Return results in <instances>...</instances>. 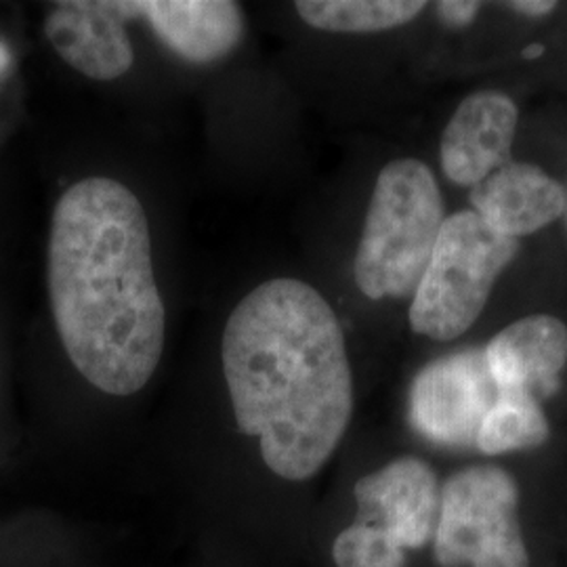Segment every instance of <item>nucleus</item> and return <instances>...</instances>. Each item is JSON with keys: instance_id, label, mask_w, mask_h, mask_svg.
Returning a JSON list of instances; mask_svg holds the SVG:
<instances>
[{"instance_id": "6ab92c4d", "label": "nucleus", "mask_w": 567, "mask_h": 567, "mask_svg": "<svg viewBox=\"0 0 567 567\" xmlns=\"http://www.w3.org/2000/svg\"><path fill=\"white\" fill-rule=\"evenodd\" d=\"M545 53V47L543 44H529L527 49H524V58L526 60H536L538 55H543Z\"/></svg>"}, {"instance_id": "9d476101", "label": "nucleus", "mask_w": 567, "mask_h": 567, "mask_svg": "<svg viewBox=\"0 0 567 567\" xmlns=\"http://www.w3.org/2000/svg\"><path fill=\"white\" fill-rule=\"evenodd\" d=\"M484 355L498 393H527L540 402L561 383L567 326L547 313L527 316L501 330Z\"/></svg>"}, {"instance_id": "1a4fd4ad", "label": "nucleus", "mask_w": 567, "mask_h": 567, "mask_svg": "<svg viewBox=\"0 0 567 567\" xmlns=\"http://www.w3.org/2000/svg\"><path fill=\"white\" fill-rule=\"evenodd\" d=\"M519 110L498 91H480L456 107L442 135V168L450 182L475 187L511 163Z\"/></svg>"}, {"instance_id": "7ed1b4c3", "label": "nucleus", "mask_w": 567, "mask_h": 567, "mask_svg": "<svg viewBox=\"0 0 567 567\" xmlns=\"http://www.w3.org/2000/svg\"><path fill=\"white\" fill-rule=\"evenodd\" d=\"M444 224V198L431 168L414 158L386 164L353 264L362 295L372 301L414 295Z\"/></svg>"}, {"instance_id": "39448f33", "label": "nucleus", "mask_w": 567, "mask_h": 567, "mask_svg": "<svg viewBox=\"0 0 567 567\" xmlns=\"http://www.w3.org/2000/svg\"><path fill=\"white\" fill-rule=\"evenodd\" d=\"M517 480L498 465L452 473L440 489L433 557L440 567H532Z\"/></svg>"}, {"instance_id": "423d86ee", "label": "nucleus", "mask_w": 567, "mask_h": 567, "mask_svg": "<svg viewBox=\"0 0 567 567\" xmlns=\"http://www.w3.org/2000/svg\"><path fill=\"white\" fill-rule=\"evenodd\" d=\"M496 398L498 389L484 351H458L416 374L410 389V421L433 444L475 446L477 431Z\"/></svg>"}, {"instance_id": "f03ea898", "label": "nucleus", "mask_w": 567, "mask_h": 567, "mask_svg": "<svg viewBox=\"0 0 567 567\" xmlns=\"http://www.w3.org/2000/svg\"><path fill=\"white\" fill-rule=\"evenodd\" d=\"M49 295L68 358L91 385L133 395L164 349V303L140 198L110 177L72 185L53 210Z\"/></svg>"}, {"instance_id": "4468645a", "label": "nucleus", "mask_w": 567, "mask_h": 567, "mask_svg": "<svg viewBox=\"0 0 567 567\" xmlns=\"http://www.w3.org/2000/svg\"><path fill=\"white\" fill-rule=\"evenodd\" d=\"M550 435L540 402L527 393H498L475 437V447L486 456H501L543 446Z\"/></svg>"}, {"instance_id": "20e7f679", "label": "nucleus", "mask_w": 567, "mask_h": 567, "mask_svg": "<svg viewBox=\"0 0 567 567\" xmlns=\"http://www.w3.org/2000/svg\"><path fill=\"white\" fill-rule=\"evenodd\" d=\"M517 252L519 240L494 231L475 210L446 217L412 295V330L442 343L463 337L482 316L494 284Z\"/></svg>"}, {"instance_id": "f257e3e1", "label": "nucleus", "mask_w": 567, "mask_h": 567, "mask_svg": "<svg viewBox=\"0 0 567 567\" xmlns=\"http://www.w3.org/2000/svg\"><path fill=\"white\" fill-rule=\"evenodd\" d=\"M225 381L244 435L278 477L305 482L330 461L353 414L343 328L309 284L276 278L248 292L224 330Z\"/></svg>"}, {"instance_id": "f3484780", "label": "nucleus", "mask_w": 567, "mask_h": 567, "mask_svg": "<svg viewBox=\"0 0 567 567\" xmlns=\"http://www.w3.org/2000/svg\"><path fill=\"white\" fill-rule=\"evenodd\" d=\"M513 11L527 16V18H545L548 13H553L557 9V2H548V0H519V2H508Z\"/></svg>"}, {"instance_id": "6e6552de", "label": "nucleus", "mask_w": 567, "mask_h": 567, "mask_svg": "<svg viewBox=\"0 0 567 567\" xmlns=\"http://www.w3.org/2000/svg\"><path fill=\"white\" fill-rule=\"evenodd\" d=\"M440 489L435 471L423 458H395L353 487L358 519L383 527L404 550H421L433 540Z\"/></svg>"}, {"instance_id": "f8f14e48", "label": "nucleus", "mask_w": 567, "mask_h": 567, "mask_svg": "<svg viewBox=\"0 0 567 567\" xmlns=\"http://www.w3.org/2000/svg\"><path fill=\"white\" fill-rule=\"evenodd\" d=\"M142 18L179 58L221 60L243 41L244 18L231 0H143Z\"/></svg>"}, {"instance_id": "2eb2a0df", "label": "nucleus", "mask_w": 567, "mask_h": 567, "mask_svg": "<svg viewBox=\"0 0 567 567\" xmlns=\"http://www.w3.org/2000/svg\"><path fill=\"white\" fill-rule=\"evenodd\" d=\"M402 545L381 526L355 519L332 543L337 567H405Z\"/></svg>"}, {"instance_id": "9b49d317", "label": "nucleus", "mask_w": 567, "mask_h": 567, "mask_svg": "<svg viewBox=\"0 0 567 567\" xmlns=\"http://www.w3.org/2000/svg\"><path fill=\"white\" fill-rule=\"evenodd\" d=\"M471 204L494 231L519 240L564 217L567 194L543 168L511 161L471 187Z\"/></svg>"}, {"instance_id": "ddd939ff", "label": "nucleus", "mask_w": 567, "mask_h": 567, "mask_svg": "<svg viewBox=\"0 0 567 567\" xmlns=\"http://www.w3.org/2000/svg\"><path fill=\"white\" fill-rule=\"evenodd\" d=\"M305 23L341 34H370L400 28L419 18L426 2L414 0H301L295 4Z\"/></svg>"}, {"instance_id": "a211bd4d", "label": "nucleus", "mask_w": 567, "mask_h": 567, "mask_svg": "<svg viewBox=\"0 0 567 567\" xmlns=\"http://www.w3.org/2000/svg\"><path fill=\"white\" fill-rule=\"evenodd\" d=\"M9 65H11V51L4 41H0V79L7 74Z\"/></svg>"}, {"instance_id": "dca6fc26", "label": "nucleus", "mask_w": 567, "mask_h": 567, "mask_svg": "<svg viewBox=\"0 0 567 567\" xmlns=\"http://www.w3.org/2000/svg\"><path fill=\"white\" fill-rule=\"evenodd\" d=\"M437 16L446 25H468L471 21L475 20V16L480 13L482 4L480 2H466V0H446V2H437L435 4Z\"/></svg>"}, {"instance_id": "0eeeda50", "label": "nucleus", "mask_w": 567, "mask_h": 567, "mask_svg": "<svg viewBox=\"0 0 567 567\" xmlns=\"http://www.w3.org/2000/svg\"><path fill=\"white\" fill-rule=\"evenodd\" d=\"M133 18H142V2H60L44 21V34L68 65L93 81H114L135 60L124 30Z\"/></svg>"}]
</instances>
